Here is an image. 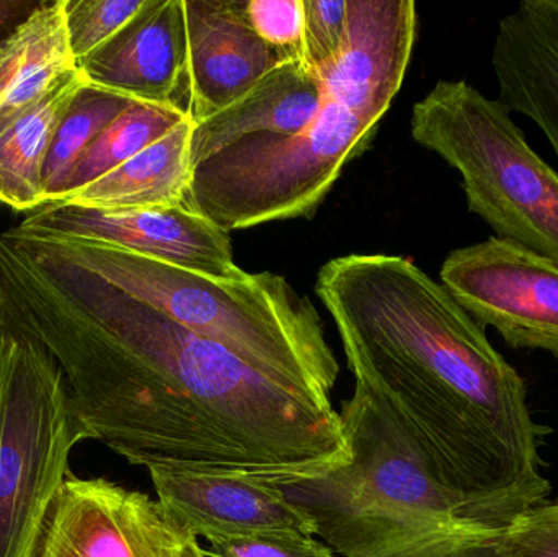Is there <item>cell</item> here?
Listing matches in <instances>:
<instances>
[{"label":"cell","mask_w":558,"mask_h":557,"mask_svg":"<svg viewBox=\"0 0 558 557\" xmlns=\"http://www.w3.org/2000/svg\"><path fill=\"white\" fill-rule=\"evenodd\" d=\"M35 557H211L146 494L71 476L59 491Z\"/></svg>","instance_id":"cell-9"},{"label":"cell","mask_w":558,"mask_h":557,"mask_svg":"<svg viewBox=\"0 0 558 557\" xmlns=\"http://www.w3.org/2000/svg\"><path fill=\"white\" fill-rule=\"evenodd\" d=\"M56 238L118 290L219 343L257 372L331 402L340 365L324 320L282 275L244 271L216 278L104 242Z\"/></svg>","instance_id":"cell-4"},{"label":"cell","mask_w":558,"mask_h":557,"mask_svg":"<svg viewBox=\"0 0 558 557\" xmlns=\"http://www.w3.org/2000/svg\"><path fill=\"white\" fill-rule=\"evenodd\" d=\"M380 120L325 97L299 133L245 137L193 169L186 208L222 231L311 218Z\"/></svg>","instance_id":"cell-6"},{"label":"cell","mask_w":558,"mask_h":557,"mask_svg":"<svg viewBox=\"0 0 558 557\" xmlns=\"http://www.w3.org/2000/svg\"><path fill=\"white\" fill-rule=\"evenodd\" d=\"M302 59L315 71L340 51L347 32V0H302Z\"/></svg>","instance_id":"cell-25"},{"label":"cell","mask_w":558,"mask_h":557,"mask_svg":"<svg viewBox=\"0 0 558 557\" xmlns=\"http://www.w3.org/2000/svg\"><path fill=\"white\" fill-rule=\"evenodd\" d=\"M340 51L315 69L325 97L383 120L399 94L416 36L413 0H347Z\"/></svg>","instance_id":"cell-12"},{"label":"cell","mask_w":558,"mask_h":557,"mask_svg":"<svg viewBox=\"0 0 558 557\" xmlns=\"http://www.w3.org/2000/svg\"><path fill=\"white\" fill-rule=\"evenodd\" d=\"M157 500L167 513L209 543L271 535L315 536V525L281 487L242 476L150 468Z\"/></svg>","instance_id":"cell-11"},{"label":"cell","mask_w":558,"mask_h":557,"mask_svg":"<svg viewBox=\"0 0 558 557\" xmlns=\"http://www.w3.org/2000/svg\"><path fill=\"white\" fill-rule=\"evenodd\" d=\"M351 461L282 493L337 557H471L501 533L435 480L409 435L363 389L341 402Z\"/></svg>","instance_id":"cell-3"},{"label":"cell","mask_w":558,"mask_h":557,"mask_svg":"<svg viewBox=\"0 0 558 557\" xmlns=\"http://www.w3.org/2000/svg\"><path fill=\"white\" fill-rule=\"evenodd\" d=\"M193 128L195 121L186 118L133 159L68 193L61 202L104 211L185 206L193 179Z\"/></svg>","instance_id":"cell-17"},{"label":"cell","mask_w":558,"mask_h":557,"mask_svg":"<svg viewBox=\"0 0 558 557\" xmlns=\"http://www.w3.org/2000/svg\"><path fill=\"white\" fill-rule=\"evenodd\" d=\"M134 100L85 81L59 123L43 170L46 203L59 202L85 150Z\"/></svg>","instance_id":"cell-20"},{"label":"cell","mask_w":558,"mask_h":557,"mask_svg":"<svg viewBox=\"0 0 558 557\" xmlns=\"http://www.w3.org/2000/svg\"><path fill=\"white\" fill-rule=\"evenodd\" d=\"M441 284L481 324L513 349L544 350L558 360V264L508 239L456 249Z\"/></svg>","instance_id":"cell-8"},{"label":"cell","mask_w":558,"mask_h":557,"mask_svg":"<svg viewBox=\"0 0 558 557\" xmlns=\"http://www.w3.org/2000/svg\"><path fill=\"white\" fill-rule=\"evenodd\" d=\"M16 228L29 234L104 242L209 277L238 278L244 274L235 265L228 232L186 206L104 211L51 202L28 213Z\"/></svg>","instance_id":"cell-10"},{"label":"cell","mask_w":558,"mask_h":557,"mask_svg":"<svg viewBox=\"0 0 558 557\" xmlns=\"http://www.w3.org/2000/svg\"><path fill=\"white\" fill-rule=\"evenodd\" d=\"M206 549L211 557H337L322 540L295 533L209 543Z\"/></svg>","instance_id":"cell-26"},{"label":"cell","mask_w":558,"mask_h":557,"mask_svg":"<svg viewBox=\"0 0 558 557\" xmlns=\"http://www.w3.org/2000/svg\"><path fill=\"white\" fill-rule=\"evenodd\" d=\"M0 320L48 349L88 438L131 464L286 486L351 461L331 402L118 290L56 235H0Z\"/></svg>","instance_id":"cell-1"},{"label":"cell","mask_w":558,"mask_h":557,"mask_svg":"<svg viewBox=\"0 0 558 557\" xmlns=\"http://www.w3.org/2000/svg\"><path fill=\"white\" fill-rule=\"evenodd\" d=\"M412 137L462 177L469 209L497 238L558 264V172L527 144L500 100L439 81L413 105Z\"/></svg>","instance_id":"cell-5"},{"label":"cell","mask_w":558,"mask_h":557,"mask_svg":"<svg viewBox=\"0 0 558 557\" xmlns=\"http://www.w3.org/2000/svg\"><path fill=\"white\" fill-rule=\"evenodd\" d=\"M77 71L65 28L64 0H43L0 45V134L58 82Z\"/></svg>","instance_id":"cell-18"},{"label":"cell","mask_w":558,"mask_h":557,"mask_svg":"<svg viewBox=\"0 0 558 557\" xmlns=\"http://www.w3.org/2000/svg\"><path fill=\"white\" fill-rule=\"evenodd\" d=\"M494 557H558V500L521 513L492 548Z\"/></svg>","instance_id":"cell-23"},{"label":"cell","mask_w":558,"mask_h":557,"mask_svg":"<svg viewBox=\"0 0 558 557\" xmlns=\"http://www.w3.org/2000/svg\"><path fill=\"white\" fill-rule=\"evenodd\" d=\"M324 101L320 78L302 59L281 62L226 110L195 123L193 169L245 137L299 133L317 118Z\"/></svg>","instance_id":"cell-16"},{"label":"cell","mask_w":558,"mask_h":557,"mask_svg":"<svg viewBox=\"0 0 558 557\" xmlns=\"http://www.w3.org/2000/svg\"><path fill=\"white\" fill-rule=\"evenodd\" d=\"M147 0H64L65 28L75 61L110 41Z\"/></svg>","instance_id":"cell-22"},{"label":"cell","mask_w":558,"mask_h":557,"mask_svg":"<svg viewBox=\"0 0 558 557\" xmlns=\"http://www.w3.org/2000/svg\"><path fill=\"white\" fill-rule=\"evenodd\" d=\"M186 118L189 114L177 108L134 101L85 150L72 172L65 195L123 166Z\"/></svg>","instance_id":"cell-21"},{"label":"cell","mask_w":558,"mask_h":557,"mask_svg":"<svg viewBox=\"0 0 558 557\" xmlns=\"http://www.w3.org/2000/svg\"><path fill=\"white\" fill-rule=\"evenodd\" d=\"M354 386L418 448L429 473L504 533L546 502L526 386L484 327L410 258L353 254L318 270Z\"/></svg>","instance_id":"cell-2"},{"label":"cell","mask_w":558,"mask_h":557,"mask_svg":"<svg viewBox=\"0 0 558 557\" xmlns=\"http://www.w3.org/2000/svg\"><path fill=\"white\" fill-rule=\"evenodd\" d=\"M84 84L81 71L68 75L0 134V202L16 213L46 205L43 170L65 111Z\"/></svg>","instance_id":"cell-19"},{"label":"cell","mask_w":558,"mask_h":557,"mask_svg":"<svg viewBox=\"0 0 558 557\" xmlns=\"http://www.w3.org/2000/svg\"><path fill=\"white\" fill-rule=\"evenodd\" d=\"M189 41V117L208 120L286 62L252 28L245 0H183Z\"/></svg>","instance_id":"cell-14"},{"label":"cell","mask_w":558,"mask_h":557,"mask_svg":"<svg viewBox=\"0 0 558 557\" xmlns=\"http://www.w3.org/2000/svg\"><path fill=\"white\" fill-rule=\"evenodd\" d=\"M498 100L539 126L558 157V0H524L498 23Z\"/></svg>","instance_id":"cell-15"},{"label":"cell","mask_w":558,"mask_h":557,"mask_svg":"<svg viewBox=\"0 0 558 557\" xmlns=\"http://www.w3.org/2000/svg\"><path fill=\"white\" fill-rule=\"evenodd\" d=\"M43 0H0V45L41 5Z\"/></svg>","instance_id":"cell-27"},{"label":"cell","mask_w":558,"mask_h":557,"mask_svg":"<svg viewBox=\"0 0 558 557\" xmlns=\"http://www.w3.org/2000/svg\"><path fill=\"white\" fill-rule=\"evenodd\" d=\"M245 12L255 33L284 61L302 59V0H245Z\"/></svg>","instance_id":"cell-24"},{"label":"cell","mask_w":558,"mask_h":557,"mask_svg":"<svg viewBox=\"0 0 558 557\" xmlns=\"http://www.w3.org/2000/svg\"><path fill=\"white\" fill-rule=\"evenodd\" d=\"M90 84L189 114V41L183 0H147L110 41L77 62Z\"/></svg>","instance_id":"cell-13"},{"label":"cell","mask_w":558,"mask_h":557,"mask_svg":"<svg viewBox=\"0 0 558 557\" xmlns=\"http://www.w3.org/2000/svg\"><path fill=\"white\" fill-rule=\"evenodd\" d=\"M87 438L54 356L0 320V557H35L72 448Z\"/></svg>","instance_id":"cell-7"}]
</instances>
